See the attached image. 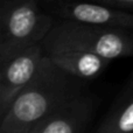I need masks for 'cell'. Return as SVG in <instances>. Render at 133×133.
Wrapping results in <instances>:
<instances>
[{
	"label": "cell",
	"instance_id": "1",
	"mask_svg": "<svg viewBox=\"0 0 133 133\" xmlns=\"http://www.w3.org/2000/svg\"><path fill=\"white\" fill-rule=\"evenodd\" d=\"M84 81L44 55L34 77L1 118L0 133H29L63 103L84 91Z\"/></svg>",
	"mask_w": 133,
	"mask_h": 133
},
{
	"label": "cell",
	"instance_id": "2",
	"mask_svg": "<svg viewBox=\"0 0 133 133\" xmlns=\"http://www.w3.org/2000/svg\"><path fill=\"white\" fill-rule=\"evenodd\" d=\"M43 49H79L108 60L133 56V35L126 28L106 27L68 20L55 22L42 41Z\"/></svg>",
	"mask_w": 133,
	"mask_h": 133
},
{
	"label": "cell",
	"instance_id": "3",
	"mask_svg": "<svg viewBox=\"0 0 133 133\" xmlns=\"http://www.w3.org/2000/svg\"><path fill=\"white\" fill-rule=\"evenodd\" d=\"M53 16L40 9L37 0H11L0 20V65L29 47L42 43L53 26Z\"/></svg>",
	"mask_w": 133,
	"mask_h": 133
},
{
	"label": "cell",
	"instance_id": "4",
	"mask_svg": "<svg viewBox=\"0 0 133 133\" xmlns=\"http://www.w3.org/2000/svg\"><path fill=\"white\" fill-rule=\"evenodd\" d=\"M43 56V46L42 43H37L1 64L0 119L6 115L12 102L34 77Z\"/></svg>",
	"mask_w": 133,
	"mask_h": 133
},
{
	"label": "cell",
	"instance_id": "5",
	"mask_svg": "<svg viewBox=\"0 0 133 133\" xmlns=\"http://www.w3.org/2000/svg\"><path fill=\"white\" fill-rule=\"evenodd\" d=\"M94 111V99L84 91L63 103L29 133H81Z\"/></svg>",
	"mask_w": 133,
	"mask_h": 133
},
{
	"label": "cell",
	"instance_id": "6",
	"mask_svg": "<svg viewBox=\"0 0 133 133\" xmlns=\"http://www.w3.org/2000/svg\"><path fill=\"white\" fill-rule=\"evenodd\" d=\"M63 19L118 28H133V14L94 2H69L58 11Z\"/></svg>",
	"mask_w": 133,
	"mask_h": 133
},
{
	"label": "cell",
	"instance_id": "7",
	"mask_svg": "<svg viewBox=\"0 0 133 133\" xmlns=\"http://www.w3.org/2000/svg\"><path fill=\"white\" fill-rule=\"evenodd\" d=\"M43 51L58 66L85 81L97 77L111 61L89 51L66 47H54Z\"/></svg>",
	"mask_w": 133,
	"mask_h": 133
},
{
	"label": "cell",
	"instance_id": "8",
	"mask_svg": "<svg viewBox=\"0 0 133 133\" xmlns=\"http://www.w3.org/2000/svg\"><path fill=\"white\" fill-rule=\"evenodd\" d=\"M97 133H133V79Z\"/></svg>",
	"mask_w": 133,
	"mask_h": 133
},
{
	"label": "cell",
	"instance_id": "9",
	"mask_svg": "<svg viewBox=\"0 0 133 133\" xmlns=\"http://www.w3.org/2000/svg\"><path fill=\"white\" fill-rule=\"evenodd\" d=\"M97 1L110 5H119V6H133V0H97Z\"/></svg>",
	"mask_w": 133,
	"mask_h": 133
}]
</instances>
